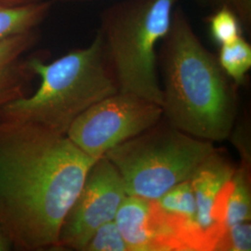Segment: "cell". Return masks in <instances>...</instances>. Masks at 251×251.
Returning a JSON list of instances; mask_svg holds the SVG:
<instances>
[{"mask_svg":"<svg viewBox=\"0 0 251 251\" xmlns=\"http://www.w3.org/2000/svg\"><path fill=\"white\" fill-rule=\"evenodd\" d=\"M27 65L34 75L40 77L39 88L3 108L1 120L32 124L66 135L81 114L118 91L99 31L86 48L51 63L31 58Z\"/></svg>","mask_w":251,"mask_h":251,"instance_id":"3957f363","label":"cell"},{"mask_svg":"<svg viewBox=\"0 0 251 251\" xmlns=\"http://www.w3.org/2000/svg\"><path fill=\"white\" fill-rule=\"evenodd\" d=\"M60 1H67V2H72V1H87V0H60Z\"/></svg>","mask_w":251,"mask_h":251,"instance_id":"ffe728a7","label":"cell"},{"mask_svg":"<svg viewBox=\"0 0 251 251\" xmlns=\"http://www.w3.org/2000/svg\"><path fill=\"white\" fill-rule=\"evenodd\" d=\"M177 0H122L104 9L101 35L118 91L160 105L156 46L168 35Z\"/></svg>","mask_w":251,"mask_h":251,"instance_id":"277c9868","label":"cell"},{"mask_svg":"<svg viewBox=\"0 0 251 251\" xmlns=\"http://www.w3.org/2000/svg\"><path fill=\"white\" fill-rule=\"evenodd\" d=\"M216 151L211 142L186 134L167 122L157 123L104 155L119 172L127 196L155 200L191 179Z\"/></svg>","mask_w":251,"mask_h":251,"instance_id":"5b68a950","label":"cell"},{"mask_svg":"<svg viewBox=\"0 0 251 251\" xmlns=\"http://www.w3.org/2000/svg\"><path fill=\"white\" fill-rule=\"evenodd\" d=\"M251 225L249 222L225 230L216 245L218 251H251Z\"/></svg>","mask_w":251,"mask_h":251,"instance_id":"2e32d148","label":"cell"},{"mask_svg":"<svg viewBox=\"0 0 251 251\" xmlns=\"http://www.w3.org/2000/svg\"><path fill=\"white\" fill-rule=\"evenodd\" d=\"M83 251H129L115 220L100 226Z\"/></svg>","mask_w":251,"mask_h":251,"instance_id":"9a60e30c","label":"cell"},{"mask_svg":"<svg viewBox=\"0 0 251 251\" xmlns=\"http://www.w3.org/2000/svg\"><path fill=\"white\" fill-rule=\"evenodd\" d=\"M11 248H13V246L9 235L3 225L0 224V251H9L11 250Z\"/></svg>","mask_w":251,"mask_h":251,"instance_id":"ac0fdd59","label":"cell"},{"mask_svg":"<svg viewBox=\"0 0 251 251\" xmlns=\"http://www.w3.org/2000/svg\"><path fill=\"white\" fill-rule=\"evenodd\" d=\"M162 117L160 105L117 91L81 114L66 136L81 151L97 160L112 148L159 123Z\"/></svg>","mask_w":251,"mask_h":251,"instance_id":"8992f818","label":"cell"},{"mask_svg":"<svg viewBox=\"0 0 251 251\" xmlns=\"http://www.w3.org/2000/svg\"><path fill=\"white\" fill-rule=\"evenodd\" d=\"M218 63L225 72L236 84L240 85L251 68V47L241 36L233 42L221 46Z\"/></svg>","mask_w":251,"mask_h":251,"instance_id":"4fadbf2b","label":"cell"},{"mask_svg":"<svg viewBox=\"0 0 251 251\" xmlns=\"http://www.w3.org/2000/svg\"><path fill=\"white\" fill-rule=\"evenodd\" d=\"M51 5V1L46 0L17 7L0 4V40L36 30L49 14Z\"/></svg>","mask_w":251,"mask_h":251,"instance_id":"7c38bea8","label":"cell"},{"mask_svg":"<svg viewBox=\"0 0 251 251\" xmlns=\"http://www.w3.org/2000/svg\"><path fill=\"white\" fill-rule=\"evenodd\" d=\"M248 166L235 171L219 192L213 211L217 226L223 231L233 225L250 222L251 188Z\"/></svg>","mask_w":251,"mask_h":251,"instance_id":"30bf717a","label":"cell"},{"mask_svg":"<svg viewBox=\"0 0 251 251\" xmlns=\"http://www.w3.org/2000/svg\"><path fill=\"white\" fill-rule=\"evenodd\" d=\"M39 0H0V4L1 5H5V6H13V7H17V6H25L28 5L31 3H34Z\"/></svg>","mask_w":251,"mask_h":251,"instance_id":"d6986e66","label":"cell"},{"mask_svg":"<svg viewBox=\"0 0 251 251\" xmlns=\"http://www.w3.org/2000/svg\"><path fill=\"white\" fill-rule=\"evenodd\" d=\"M216 6H225L232 9L240 19L243 26H248L251 23V0H201Z\"/></svg>","mask_w":251,"mask_h":251,"instance_id":"e0dca14e","label":"cell"},{"mask_svg":"<svg viewBox=\"0 0 251 251\" xmlns=\"http://www.w3.org/2000/svg\"><path fill=\"white\" fill-rule=\"evenodd\" d=\"M36 40V30L0 40V111L27 96V85L34 75L24 56Z\"/></svg>","mask_w":251,"mask_h":251,"instance_id":"9c48e42d","label":"cell"},{"mask_svg":"<svg viewBox=\"0 0 251 251\" xmlns=\"http://www.w3.org/2000/svg\"><path fill=\"white\" fill-rule=\"evenodd\" d=\"M234 171L233 166L216 151L198 167L190 179L204 251H215L216 245L223 234V231L216 225L213 211L220 190L231 179Z\"/></svg>","mask_w":251,"mask_h":251,"instance_id":"ba28073f","label":"cell"},{"mask_svg":"<svg viewBox=\"0 0 251 251\" xmlns=\"http://www.w3.org/2000/svg\"><path fill=\"white\" fill-rule=\"evenodd\" d=\"M95 161L66 135L0 119V224L13 248L56 250Z\"/></svg>","mask_w":251,"mask_h":251,"instance_id":"6da1fadb","label":"cell"},{"mask_svg":"<svg viewBox=\"0 0 251 251\" xmlns=\"http://www.w3.org/2000/svg\"><path fill=\"white\" fill-rule=\"evenodd\" d=\"M151 200L126 196L115 222L129 251H155L150 225Z\"/></svg>","mask_w":251,"mask_h":251,"instance_id":"8fae6325","label":"cell"},{"mask_svg":"<svg viewBox=\"0 0 251 251\" xmlns=\"http://www.w3.org/2000/svg\"><path fill=\"white\" fill-rule=\"evenodd\" d=\"M119 172L105 155L90 168L71 209L63 221L57 251H84L100 226L114 221L126 197Z\"/></svg>","mask_w":251,"mask_h":251,"instance_id":"52a82bcc","label":"cell"},{"mask_svg":"<svg viewBox=\"0 0 251 251\" xmlns=\"http://www.w3.org/2000/svg\"><path fill=\"white\" fill-rule=\"evenodd\" d=\"M163 116L180 131L208 142L228 138L234 120L233 90L187 15L176 7L162 40Z\"/></svg>","mask_w":251,"mask_h":251,"instance_id":"7a4b0ae2","label":"cell"},{"mask_svg":"<svg viewBox=\"0 0 251 251\" xmlns=\"http://www.w3.org/2000/svg\"><path fill=\"white\" fill-rule=\"evenodd\" d=\"M210 35L220 46L228 44L243 36V25L232 9L220 6L207 18Z\"/></svg>","mask_w":251,"mask_h":251,"instance_id":"5bb4252c","label":"cell"}]
</instances>
